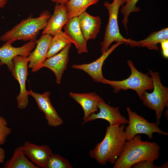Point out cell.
Returning a JSON list of instances; mask_svg holds the SVG:
<instances>
[{"label": "cell", "instance_id": "6da1fadb", "mask_svg": "<svg viewBox=\"0 0 168 168\" xmlns=\"http://www.w3.org/2000/svg\"><path fill=\"white\" fill-rule=\"evenodd\" d=\"M125 125L107 127L103 140L89 152L90 156L101 165L108 162L114 164L123 152L127 140Z\"/></svg>", "mask_w": 168, "mask_h": 168}, {"label": "cell", "instance_id": "7a4b0ae2", "mask_svg": "<svg viewBox=\"0 0 168 168\" xmlns=\"http://www.w3.org/2000/svg\"><path fill=\"white\" fill-rule=\"evenodd\" d=\"M160 146L156 142L143 141L139 135L127 140L124 150L115 161L114 168H131L140 161H154L159 156Z\"/></svg>", "mask_w": 168, "mask_h": 168}, {"label": "cell", "instance_id": "3957f363", "mask_svg": "<svg viewBox=\"0 0 168 168\" xmlns=\"http://www.w3.org/2000/svg\"><path fill=\"white\" fill-rule=\"evenodd\" d=\"M51 15L49 11H44L38 17L33 18L30 16L1 36L0 40L12 43L18 40L35 41L40 31L45 28Z\"/></svg>", "mask_w": 168, "mask_h": 168}, {"label": "cell", "instance_id": "277c9868", "mask_svg": "<svg viewBox=\"0 0 168 168\" xmlns=\"http://www.w3.org/2000/svg\"><path fill=\"white\" fill-rule=\"evenodd\" d=\"M131 73L127 78L121 81H113L103 79L101 83L110 85L113 89V91L118 93L120 90L126 91L128 89L135 91L141 100L144 92L147 90H152L153 82L148 73L144 74L139 71L135 67L133 62L130 60L127 61Z\"/></svg>", "mask_w": 168, "mask_h": 168}, {"label": "cell", "instance_id": "5b68a950", "mask_svg": "<svg viewBox=\"0 0 168 168\" xmlns=\"http://www.w3.org/2000/svg\"><path fill=\"white\" fill-rule=\"evenodd\" d=\"M148 71L153 82V91L151 93L145 91L141 100L144 105L149 109L155 111L156 123L159 125L163 111L166 107H168V88L162 84L158 72L150 69Z\"/></svg>", "mask_w": 168, "mask_h": 168}, {"label": "cell", "instance_id": "8992f818", "mask_svg": "<svg viewBox=\"0 0 168 168\" xmlns=\"http://www.w3.org/2000/svg\"><path fill=\"white\" fill-rule=\"evenodd\" d=\"M123 3L122 0H113L111 3L106 1L104 3V5L108 10L109 17L103 40L100 43L102 54L108 49L113 42H123L125 43L129 39L124 38L121 34L118 24V17L119 8Z\"/></svg>", "mask_w": 168, "mask_h": 168}, {"label": "cell", "instance_id": "52a82bcc", "mask_svg": "<svg viewBox=\"0 0 168 168\" xmlns=\"http://www.w3.org/2000/svg\"><path fill=\"white\" fill-rule=\"evenodd\" d=\"M128 116V125L124 131L127 140L133 138L135 135L143 134L147 135L148 138H153V134L167 135L168 133L163 131L156 123L149 122L142 116L133 111L128 107H126Z\"/></svg>", "mask_w": 168, "mask_h": 168}, {"label": "cell", "instance_id": "ba28073f", "mask_svg": "<svg viewBox=\"0 0 168 168\" xmlns=\"http://www.w3.org/2000/svg\"><path fill=\"white\" fill-rule=\"evenodd\" d=\"M13 61L14 66L12 75L18 82L20 86V92L16 98L17 107L20 109H24L29 103L28 91L26 88L28 60L27 57L18 56L13 59Z\"/></svg>", "mask_w": 168, "mask_h": 168}, {"label": "cell", "instance_id": "9c48e42d", "mask_svg": "<svg viewBox=\"0 0 168 168\" xmlns=\"http://www.w3.org/2000/svg\"><path fill=\"white\" fill-rule=\"evenodd\" d=\"M12 44L7 42L0 48V66L7 65L11 72L14 66L13 59L18 56L27 57L36 45L35 41H32L19 47H13Z\"/></svg>", "mask_w": 168, "mask_h": 168}, {"label": "cell", "instance_id": "30bf717a", "mask_svg": "<svg viewBox=\"0 0 168 168\" xmlns=\"http://www.w3.org/2000/svg\"><path fill=\"white\" fill-rule=\"evenodd\" d=\"M28 93L29 95L34 99L39 109L44 114L45 118L49 126L55 127L63 124V120L59 116L51 103L50 91H46L40 94L30 90Z\"/></svg>", "mask_w": 168, "mask_h": 168}, {"label": "cell", "instance_id": "8fae6325", "mask_svg": "<svg viewBox=\"0 0 168 168\" xmlns=\"http://www.w3.org/2000/svg\"><path fill=\"white\" fill-rule=\"evenodd\" d=\"M99 113H93L83 122L82 124L88 122L100 119L107 121L110 126H119L128 124V120L120 113L119 107H114L106 103L101 99L97 105Z\"/></svg>", "mask_w": 168, "mask_h": 168}, {"label": "cell", "instance_id": "7c38bea8", "mask_svg": "<svg viewBox=\"0 0 168 168\" xmlns=\"http://www.w3.org/2000/svg\"><path fill=\"white\" fill-rule=\"evenodd\" d=\"M52 37V36L48 34L42 35L39 39L35 41L36 48L27 57L29 62L28 68H30L32 72H36L44 67Z\"/></svg>", "mask_w": 168, "mask_h": 168}, {"label": "cell", "instance_id": "4fadbf2b", "mask_svg": "<svg viewBox=\"0 0 168 168\" xmlns=\"http://www.w3.org/2000/svg\"><path fill=\"white\" fill-rule=\"evenodd\" d=\"M124 43L118 42L113 45L96 61L89 63L73 64L72 67L75 69L82 70L86 73L95 82H101L104 77L102 72V67L104 62L113 51L120 45Z\"/></svg>", "mask_w": 168, "mask_h": 168}, {"label": "cell", "instance_id": "5bb4252c", "mask_svg": "<svg viewBox=\"0 0 168 168\" xmlns=\"http://www.w3.org/2000/svg\"><path fill=\"white\" fill-rule=\"evenodd\" d=\"M22 146L24 154L33 163L39 168H46L49 159L53 154L49 146L38 145L26 141Z\"/></svg>", "mask_w": 168, "mask_h": 168}, {"label": "cell", "instance_id": "9a60e30c", "mask_svg": "<svg viewBox=\"0 0 168 168\" xmlns=\"http://www.w3.org/2000/svg\"><path fill=\"white\" fill-rule=\"evenodd\" d=\"M72 44H69L55 55L47 58L44 64V67L47 68L54 73L56 82L61 83L62 76L66 70L69 60V52Z\"/></svg>", "mask_w": 168, "mask_h": 168}, {"label": "cell", "instance_id": "2e32d148", "mask_svg": "<svg viewBox=\"0 0 168 168\" xmlns=\"http://www.w3.org/2000/svg\"><path fill=\"white\" fill-rule=\"evenodd\" d=\"M69 19L65 5L56 4L53 13L42 32V35L54 36L62 31V28Z\"/></svg>", "mask_w": 168, "mask_h": 168}, {"label": "cell", "instance_id": "e0dca14e", "mask_svg": "<svg viewBox=\"0 0 168 168\" xmlns=\"http://www.w3.org/2000/svg\"><path fill=\"white\" fill-rule=\"evenodd\" d=\"M64 32L75 45L79 54L88 52L87 41L85 39L80 26L78 16L69 19L63 26Z\"/></svg>", "mask_w": 168, "mask_h": 168}, {"label": "cell", "instance_id": "ac0fdd59", "mask_svg": "<svg viewBox=\"0 0 168 168\" xmlns=\"http://www.w3.org/2000/svg\"><path fill=\"white\" fill-rule=\"evenodd\" d=\"M69 96L81 106L84 113L83 122L92 114L98 111L97 105L102 98L95 92L78 93L71 92Z\"/></svg>", "mask_w": 168, "mask_h": 168}, {"label": "cell", "instance_id": "d6986e66", "mask_svg": "<svg viewBox=\"0 0 168 168\" xmlns=\"http://www.w3.org/2000/svg\"><path fill=\"white\" fill-rule=\"evenodd\" d=\"M80 29L87 42L95 39L100 32L101 20L99 16H93L86 12L78 16Z\"/></svg>", "mask_w": 168, "mask_h": 168}, {"label": "cell", "instance_id": "ffe728a7", "mask_svg": "<svg viewBox=\"0 0 168 168\" xmlns=\"http://www.w3.org/2000/svg\"><path fill=\"white\" fill-rule=\"evenodd\" d=\"M167 40L168 28H166L151 33L147 38L142 40L136 41L129 39L124 44L131 47L141 46L151 50H158L159 49L157 44Z\"/></svg>", "mask_w": 168, "mask_h": 168}, {"label": "cell", "instance_id": "44dd1931", "mask_svg": "<svg viewBox=\"0 0 168 168\" xmlns=\"http://www.w3.org/2000/svg\"><path fill=\"white\" fill-rule=\"evenodd\" d=\"M22 145L17 147L11 158L5 164L4 168H39L26 157Z\"/></svg>", "mask_w": 168, "mask_h": 168}, {"label": "cell", "instance_id": "7402d4cb", "mask_svg": "<svg viewBox=\"0 0 168 168\" xmlns=\"http://www.w3.org/2000/svg\"><path fill=\"white\" fill-rule=\"evenodd\" d=\"M100 0H69L65 4L69 19L78 16L86 12L91 5L98 3Z\"/></svg>", "mask_w": 168, "mask_h": 168}, {"label": "cell", "instance_id": "603a6c76", "mask_svg": "<svg viewBox=\"0 0 168 168\" xmlns=\"http://www.w3.org/2000/svg\"><path fill=\"white\" fill-rule=\"evenodd\" d=\"M72 42L66 34L61 31L51 38L47 55V58L52 57L59 52Z\"/></svg>", "mask_w": 168, "mask_h": 168}, {"label": "cell", "instance_id": "cb8c5ba5", "mask_svg": "<svg viewBox=\"0 0 168 168\" xmlns=\"http://www.w3.org/2000/svg\"><path fill=\"white\" fill-rule=\"evenodd\" d=\"M139 0H130L120 10L121 13L123 16L122 24L128 32L127 24L128 21V18L131 13L136 12L140 11L139 7L136 6V4Z\"/></svg>", "mask_w": 168, "mask_h": 168}, {"label": "cell", "instance_id": "d4e9b609", "mask_svg": "<svg viewBox=\"0 0 168 168\" xmlns=\"http://www.w3.org/2000/svg\"><path fill=\"white\" fill-rule=\"evenodd\" d=\"M67 159L57 154H53L49 159L46 168H72Z\"/></svg>", "mask_w": 168, "mask_h": 168}, {"label": "cell", "instance_id": "484cf974", "mask_svg": "<svg viewBox=\"0 0 168 168\" xmlns=\"http://www.w3.org/2000/svg\"><path fill=\"white\" fill-rule=\"evenodd\" d=\"M11 128L8 126L7 120L0 114V145L4 144L8 136L12 133Z\"/></svg>", "mask_w": 168, "mask_h": 168}, {"label": "cell", "instance_id": "4316f807", "mask_svg": "<svg viewBox=\"0 0 168 168\" xmlns=\"http://www.w3.org/2000/svg\"><path fill=\"white\" fill-rule=\"evenodd\" d=\"M154 161L145 160L138 162L133 165V168H167L168 161L160 166H156L154 165Z\"/></svg>", "mask_w": 168, "mask_h": 168}, {"label": "cell", "instance_id": "83f0119b", "mask_svg": "<svg viewBox=\"0 0 168 168\" xmlns=\"http://www.w3.org/2000/svg\"><path fill=\"white\" fill-rule=\"evenodd\" d=\"M162 49L163 55L164 57H168V40H164L160 43Z\"/></svg>", "mask_w": 168, "mask_h": 168}, {"label": "cell", "instance_id": "f1b7e54d", "mask_svg": "<svg viewBox=\"0 0 168 168\" xmlns=\"http://www.w3.org/2000/svg\"><path fill=\"white\" fill-rule=\"evenodd\" d=\"M5 158V151L0 146V164L4 162Z\"/></svg>", "mask_w": 168, "mask_h": 168}, {"label": "cell", "instance_id": "f546056e", "mask_svg": "<svg viewBox=\"0 0 168 168\" xmlns=\"http://www.w3.org/2000/svg\"><path fill=\"white\" fill-rule=\"evenodd\" d=\"M69 0H51L52 1L56 4H62L65 5Z\"/></svg>", "mask_w": 168, "mask_h": 168}, {"label": "cell", "instance_id": "4dcf8cb0", "mask_svg": "<svg viewBox=\"0 0 168 168\" xmlns=\"http://www.w3.org/2000/svg\"><path fill=\"white\" fill-rule=\"evenodd\" d=\"M7 0H0V8L3 7L7 4Z\"/></svg>", "mask_w": 168, "mask_h": 168}, {"label": "cell", "instance_id": "1f68e13d", "mask_svg": "<svg viewBox=\"0 0 168 168\" xmlns=\"http://www.w3.org/2000/svg\"><path fill=\"white\" fill-rule=\"evenodd\" d=\"M123 2L126 3L128 2L130 0H122Z\"/></svg>", "mask_w": 168, "mask_h": 168}]
</instances>
